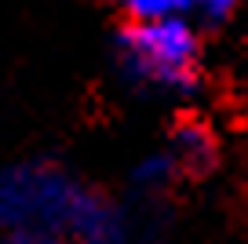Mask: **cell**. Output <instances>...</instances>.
I'll return each mask as SVG.
<instances>
[{
    "label": "cell",
    "instance_id": "cell-1",
    "mask_svg": "<svg viewBox=\"0 0 248 244\" xmlns=\"http://www.w3.org/2000/svg\"><path fill=\"white\" fill-rule=\"evenodd\" d=\"M84 186L51 160H22L0 171V241L62 244L73 237V219Z\"/></svg>",
    "mask_w": 248,
    "mask_h": 244
},
{
    "label": "cell",
    "instance_id": "cell-2",
    "mask_svg": "<svg viewBox=\"0 0 248 244\" xmlns=\"http://www.w3.org/2000/svg\"><path fill=\"white\" fill-rule=\"evenodd\" d=\"M117 66L142 92L186 95L201 76V40L186 18L132 22L117 37Z\"/></svg>",
    "mask_w": 248,
    "mask_h": 244
},
{
    "label": "cell",
    "instance_id": "cell-3",
    "mask_svg": "<svg viewBox=\"0 0 248 244\" xmlns=\"http://www.w3.org/2000/svg\"><path fill=\"white\" fill-rule=\"evenodd\" d=\"M135 219L124 212L121 204L99 197V193L84 190L77 204V219H73V241L80 244H128L132 241Z\"/></svg>",
    "mask_w": 248,
    "mask_h": 244
},
{
    "label": "cell",
    "instance_id": "cell-4",
    "mask_svg": "<svg viewBox=\"0 0 248 244\" xmlns=\"http://www.w3.org/2000/svg\"><path fill=\"white\" fill-rule=\"evenodd\" d=\"M168 157L175 160L179 171H204V168H212V160H216V135H212L204 124L186 121V124H179L175 135H171Z\"/></svg>",
    "mask_w": 248,
    "mask_h": 244
},
{
    "label": "cell",
    "instance_id": "cell-5",
    "mask_svg": "<svg viewBox=\"0 0 248 244\" xmlns=\"http://www.w3.org/2000/svg\"><path fill=\"white\" fill-rule=\"evenodd\" d=\"M175 175H179V168H175V160L168 157V150L164 153H150V157H142L132 168V186L142 190V193H157V190H164Z\"/></svg>",
    "mask_w": 248,
    "mask_h": 244
},
{
    "label": "cell",
    "instance_id": "cell-6",
    "mask_svg": "<svg viewBox=\"0 0 248 244\" xmlns=\"http://www.w3.org/2000/svg\"><path fill=\"white\" fill-rule=\"evenodd\" d=\"M132 22H161V18H186L197 8L194 0H117Z\"/></svg>",
    "mask_w": 248,
    "mask_h": 244
},
{
    "label": "cell",
    "instance_id": "cell-7",
    "mask_svg": "<svg viewBox=\"0 0 248 244\" xmlns=\"http://www.w3.org/2000/svg\"><path fill=\"white\" fill-rule=\"evenodd\" d=\"M194 4H197L194 11H201L208 22H223V18H230L233 11H237L241 0H194Z\"/></svg>",
    "mask_w": 248,
    "mask_h": 244
}]
</instances>
